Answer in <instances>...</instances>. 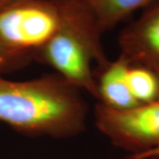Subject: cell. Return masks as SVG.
Listing matches in <instances>:
<instances>
[{"instance_id":"cell-1","label":"cell","mask_w":159,"mask_h":159,"mask_svg":"<svg viewBox=\"0 0 159 159\" xmlns=\"http://www.w3.org/2000/svg\"><path fill=\"white\" fill-rule=\"evenodd\" d=\"M80 92L57 74L23 81L0 74V122L31 136L78 135L89 113Z\"/></svg>"},{"instance_id":"cell-9","label":"cell","mask_w":159,"mask_h":159,"mask_svg":"<svg viewBox=\"0 0 159 159\" xmlns=\"http://www.w3.org/2000/svg\"><path fill=\"white\" fill-rule=\"evenodd\" d=\"M33 54L19 51L6 45L0 40V74L13 72L26 66L32 59Z\"/></svg>"},{"instance_id":"cell-2","label":"cell","mask_w":159,"mask_h":159,"mask_svg":"<svg viewBox=\"0 0 159 159\" xmlns=\"http://www.w3.org/2000/svg\"><path fill=\"white\" fill-rule=\"evenodd\" d=\"M53 1L59 12L58 27L45 45L33 53V57L98 101V85L92 66L97 64L102 71L110 63L102 45L104 32L82 1Z\"/></svg>"},{"instance_id":"cell-3","label":"cell","mask_w":159,"mask_h":159,"mask_svg":"<svg viewBox=\"0 0 159 159\" xmlns=\"http://www.w3.org/2000/svg\"><path fill=\"white\" fill-rule=\"evenodd\" d=\"M94 121L113 146L128 152L127 157L159 146V98L125 110L112 109L98 102Z\"/></svg>"},{"instance_id":"cell-4","label":"cell","mask_w":159,"mask_h":159,"mask_svg":"<svg viewBox=\"0 0 159 159\" xmlns=\"http://www.w3.org/2000/svg\"><path fill=\"white\" fill-rule=\"evenodd\" d=\"M58 23L53 0H19L0 9V40L13 50L33 54L51 40Z\"/></svg>"},{"instance_id":"cell-5","label":"cell","mask_w":159,"mask_h":159,"mask_svg":"<svg viewBox=\"0 0 159 159\" xmlns=\"http://www.w3.org/2000/svg\"><path fill=\"white\" fill-rule=\"evenodd\" d=\"M119 56L132 66L150 70L159 78V0L142 10L118 37Z\"/></svg>"},{"instance_id":"cell-10","label":"cell","mask_w":159,"mask_h":159,"mask_svg":"<svg viewBox=\"0 0 159 159\" xmlns=\"http://www.w3.org/2000/svg\"><path fill=\"white\" fill-rule=\"evenodd\" d=\"M153 157H159V146L146 152L138 154L135 156L127 157V159H148L153 158Z\"/></svg>"},{"instance_id":"cell-12","label":"cell","mask_w":159,"mask_h":159,"mask_svg":"<svg viewBox=\"0 0 159 159\" xmlns=\"http://www.w3.org/2000/svg\"><path fill=\"white\" fill-rule=\"evenodd\" d=\"M148 159H159V157H153V158H148Z\"/></svg>"},{"instance_id":"cell-8","label":"cell","mask_w":159,"mask_h":159,"mask_svg":"<svg viewBox=\"0 0 159 159\" xmlns=\"http://www.w3.org/2000/svg\"><path fill=\"white\" fill-rule=\"evenodd\" d=\"M127 81L133 97L140 104L152 102L159 98V78L150 70L131 65Z\"/></svg>"},{"instance_id":"cell-7","label":"cell","mask_w":159,"mask_h":159,"mask_svg":"<svg viewBox=\"0 0 159 159\" xmlns=\"http://www.w3.org/2000/svg\"><path fill=\"white\" fill-rule=\"evenodd\" d=\"M88 6L103 32L113 29L138 10L156 0H80Z\"/></svg>"},{"instance_id":"cell-6","label":"cell","mask_w":159,"mask_h":159,"mask_svg":"<svg viewBox=\"0 0 159 159\" xmlns=\"http://www.w3.org/2000/svg\"><path fill=\"white\" fill-rule=\"evenodd\" d=\"M131 64L125 57L119 56L110 61L108 66L102 70L98 85V102L117 110H125L140 105L131 93L127 73Z\"/></svg>"},{"instance_id":"cell-11","label":"cell","mask_w":159,"mask_h":159,"mask_svg":"<svg viewBox=\"0 0 159 159\" xmlns=\"http://www.w3.org/2000/svg\"><path fill=\"white\" fill-rule=\"evenodd\" d=\"M19 0H0V9L6 6H9L14 2H17Z\"/></svg>"}]
</instances>
